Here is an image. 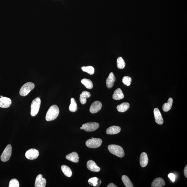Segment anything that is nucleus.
<instances>
[{"label":"nucleus","instance_id":"nucleus-12","mask_svg":"<svg viewBox=\"0 0 187 187\" xmlns=\"http://www.w3.org/2000/svg\"><path fill=\"white\" fill-rule=\"evenodd\" d=\"M87 167L88 170L92 172H98L100 171V168L96 165V163L92 160H89L87 163Z\"/></svg>","mask_w":187,"mask_h":187},{"label":"nucleus","instance_id":"nucleus-35","mask_svg":"<svg viewBox=\"0 0 187 187\" xmlns=\"http://www.w3.org/2000/svg\"><path fill=\"white\" fill-rule=\"evenodd\" d=\"M80 128H81V130H83V128L82 127V126Z\"/></svg>","mask_w":187,"mask_h":187},{"label":"nucleus","instance_id":"nucleus-33","mask_svg":"<svg viewBox=\"0 0 187 187\" xmlns=\"http://www.w3.org/2000/svg\"><path fill=\"white\" fill-rule=\"evenodd\" d=\"M184 174L185 176L186 177V178H187V165H186V166L185 167L184 170Z\"/></svg>","mask_w":187,"mask_h":187},{"label":"nucleus","instance_id":"nucleus-27","mask_svg":"<svg viewBox=\"0 0 187 187\" xmlns=\"http://www.w3.org/2000/svg\"><path fill=\"white\" fill-rule=\"evenodd\" d=\"M78 109L77 105L75 100L74 98H72L71 99V103L69 106V110L70 111L74 112L77 111Z\"/></svg>","mask_w":187,"mask_h":187},{"label":"nucleus","instance_id":"nucleus-3","mask_svg":"<svg viewBox=\"0 0 187 187\" xmlns=\"http://www.w3.org/2000/svg\"><path fill=\"white\" fill-rule=\"evenodd\" d=\"M41 100L39 98H37L33 100L31 106V114L32 116H35L38 114L40 107Z\"/></svg>","mask_w":187,"mask_h":187},{"label":"nucleus","instance_id":"nucleus-4","mask_svg":"<svg viewBox=\"0 0 187 187\" xmlns=\"http://www.w3.org/2000/svg\"><path fill=\"white\" fill-rule=\"evenodd\" d=\"M35 85L32 82H28L25 83L21 88L20 94L22 96H25L29 94L31 91L34 89Z\"/></svg>","mask_w":187,"mask_h":187},{"label":"nucleus","instance_id":"nucleus-9","mask_svg":"<svg viewBox=\"0 0 187 187\" xmlns=\"http://www.w3.org/2000/svg\"><path fill=\"white\" fill-rule=\"evenodd\" d=\"M102 107V104L101 102L99 101H95L90 107L89 109L90 112L92 114H95L98 113L101 110Z\"/></svg>","mask_w":187,"mask_h":187},{"label":"nucleus","instance_id":"nucleus-15","mask_svg":"<svg viewBox=\"0 0 187 187\" xmlns=\"http://www.w3.org/2000/svg\"><path fill=\"white\" fill-rule=\"evenodd\" d=\"M148 155L146 153L143 152L141 153L140 158V163L141 166L144 167L147 166L148 163Z\"/></svg>","mask_w":187,"mask_h":187},{"label":"nucleus","instance_id":"nucleus-26","mask_svg":"<svg viewBox=\"0 0 187 187\" xmlns=\"http://www.w3.org/2000/svg\"><path fill=\"white\" fill-rule=\"evenodd\" d=\"M122 180L126 187H133V184L131 180L126 175H123L122 177Z\"/></svg>","mask_w":187,"mask_h":187},{"label":"nucleus","instance_id":"nucleus-25","mask_svg":"<svg viewBox=\"0 0 187 187\" xmlns=\"http://www.w3.org/2000/svg\"><path fill=\"white\" fill-rule=\"evenodd\" d=\"M81 82L88 89H91L93 87L92 81L90 79L84 78L81 80Z\"/></svg>","mask_w":187,"mask_h":187},{"label":"nucleus","instance_id":"nucleus-5","mask_svg":"<svg viewBox=\"0 0 187 187\" xmlns=\"http://www.w3.org/2000/svg\"><path fill=\"white\" fill-rule=\"evenodd\" d=\"M102 141L100 138H93L90 139L86 141V146L88 147L96 148L101 146Z\"/></svg>","mask_w":187,"mask_h":187},{"label":"nucleus","instance_id":"nucleus-8","mask_svg":"<svg viewBox=\"0 0 187 187\" xmlns=\"http://www.w3.org/2000/svg\"><path fill=\"white\" fill-rule=\"evenodd\" d=\"M39 154L38 150L35 149H31L26 152V157L28 159L33 160L37 158L39 156Z\"/></svg>","mask_w":187,"mask_h":187},{"label":"nucleus","instance_id":"nucleus-10","mask_svg":"<svg viewBox=\"0 0 187 187\" xmlns=\"http://www.w3.org/2000/svg\"><path fill=\"white\" fill-rule=\"evenodd\" d=\"M46 184V180L43 178L42 175L39 174L36 177L35 182V187H45Z\"/></svg>","mask_w":187,"mask_h":187},{"label":"nucleus","instance_id":"nucleus-21","mask_svg":"<svg viewBox=\"0 0 187 187\" xmlns=\"http://www.w3.org/2000/svg\"><path fill=\"white\" fill-rule=\"evenodd\" d=\"M88 182L90 185L94 187L99 186L102 182L101 180L97 177H93L90 178Z\"/></svg>","mask_w":187,"mask_h":187},{"label":"nucleus","instance_id":"nucleus-7","mask_svg":"<svg viewBox=\"0 0 187 187\" xmlns=\"http://www.w3.org/2000/svg\"><path fill=\"white\" fill-rule=\"evenodd\" d=\"M100 125L96 122H88L82 125L83 129L87 132L96 131L99 128Z\"/></svg>","mask_w":187,"mask_h":187},{"label":"nucleus","instance_id":"nucleus-1","mask_svg":"<svg viewBox=\"0 0 187 187\" xmlns=\"http://www.w3.org/2000/svg\"><path fill=\"white\" fill-rule=\"evenodd\" d=\"M59 109L56 105L52 106L46 113V119L47 121H50L56 119L59 115Z\"/></svg>","mask_w":187,"mask_h":187},{"label":"nucleus","instance_id":"nucleus-36","mask_svg":"<svg viewBox=\"0 0 187 187\" xmlns=\"http://www.w3.org/2000/svg\"><path fill=\"white\" fill-rule=\"evenodd\" d=\"M1 98H3V97L2 96H1Z\"/></svg>","mask_w":187,"mask_h":187},{"label":"nucleus","instance_id":"nucleus-30","mask_svg":"<svg viewBox=\"0 0 187 187\" xmlns=\"http://www.w3.org/2000/svg\"><path fill=\"white\" fill-rule=\"evenodd\" d=\"M19 182L15 178L11 180L10 181L9 187H19Z\"/></svg>","mask_w":187,"mask_h":187},{"label":"nucleus","instance_id":"nucleus-29","mask_svg":"<svg viewBox=\"0 0 187 187\" xmlns=\"http://www.w3.org/2000/svg\"><path fill=\"white\" fill-rule=\"evenodd\" d=\"M81 69L83 71L85 72L89 75H92L94 73V68L91 66L82 67H81Z\"/></svg>","mask_w":187,"mask_h":187},{"label":"nucleus","instance_id":"nucleus-11","mask_svg":"<svg viewBox=\"0 0 187 187\" xmlns=\"http://www.w3.org/2000/svg\"><path fill=\"white\" fill-rule=\"evenodd\" d=\"M155 121L158 124L162 125L163 123V118L158 108H155L153 110Z\"/></svg>","mask_w":187,"mask_h":187},{"label":"nucleus","instance_id":"nucleus-6","mask_svg":"<svg viewBox=\"0 0 187 187\" xmlns=\"http://www.w3.org/2000/svg\"><path fill=\"white\" fill-rule=\"evenodd\" d=\"M11 153H12V147L11 145L9 144L6 146L1 155V161L3 162L8 161L11 157Z\"/></svg>","mask_w":187,"mask_h":187},{"label":"nucleus","instance_id":"nucleus-18","mask_svg":"<svg viewBox=\"0 0 187 187\" xmlns=\"http://www.w3.org/2000/svg\"><path fill=\"white\" fill-rule=\"evenodd\" d=\"M165 185L164 180L162 178H159L153 180L151 184L152 187H162Z\"/></svg>","mask_w":187,"mask_h":187},{"label":"nucleus","instance_id":"nucleus-32","mask_svg":"<svg viewBox=\"0 0 187 187\" xmlns=\"http://www.w3.org/2000/svg\"><path fill=\"white\" fill-rule=\"evenodd\" d=\"M168 177L171 180L172 182L174 183L175 180V175L173 173H170L168 175Z\"/></svg>","mask_w":187,"mask_h":187},{"label":"nucleus","instance_id":"nucleus-23","mask_svg":"<svg viewBox=\"0 0 187 187\" xmlns=\"http://www.w3.org/2000/svg\"><path fill=\"white\" fill-rule=\"evenodd\" d=\"M173 103V100L172 98H170L168 100L167 103H165L162 107L163 111L165 112L169 111L171 109Z\"/></svg>","mask_w":187,"mask_h":187},{"label":"nucleus","instance_id":"nucleus-17","mask_svg":"<svg viewBox=\"0 0 187 187\" xmlns=\"http://www.w3.org/2000/svg\"><path fill=\"white\" fill-rule=\"evenodd\" d=\"M121 128L120 126H113L110 127L106 130V133L108 135H115L119 133Z\"/></svg>","mask_w":187,"mask_h":187},{"label":"nucleus","instance_id":"nucleus-14","mask_svg":"<svg viewBox=\"0 0 187 187\" xmlns=\"http://www.w3.org/2000/svg\"><path fill=\"white\" fill-rule=\"evenodd\" d=\"M116 78L114 73H111L106 80L107 87L108 88H111L114 85V83L116 81Z\"/></svg>","mask_w":187,"mask_h":187},{"label":"nucleus","instance_id":"nucleus-31","mask_svg":"<svg viewBox=\"0 0 187 187\" xmlns=\"http://www.w3.org/2000/svg\"><path fill=\"white\" fill-rule=\"evenodd\" d=\"M132 81L131 78L128 76H124L122 79V82L127 86H129Z\"/></svg>","mask_w":187,"mask_h":187},{"label":"nucleus","instance_id":"nucleus-2","mask_svg":"<svg viewBox=\"0 0 187 187\" xmlns=\"http://www.w3.org/2000/svg\"><path fill=\"white\" fill-rule=\"evenodd\" d=\"M108 149L112 154L119 157L122 158L124 156V150L121 146L116 145H110L108 146Z\"/></svg>","mask_w":187,"mask_h":187},{"label":"nucleus","instance_id":"nucleus-28","mask_svg":"<svg viewBox=\"0 0 187 187\" xmlns=\"http://www.w3.org/2000/svg\"><path fill=\"white\" fill-rule=\"evenodd\" d=\"M117 66L118 68L119 69H123L126 66V63H125L124 59L121 57L118 58L117 60Z\"/></svg>","mask_w":187,"mask_h":187},{"label":"nucleus","instance_id":"nucleus-34","mask_svg":"<svg viewBox=\"0 0 187 187\" xmlns=\"http://www.w3.org/2000/svg\"><path fill=\"white\" fill-rule=\"evenodd\" d=\"M116 185H115L114 184H113V183H111L109 184H108V185L107 186V187H117Z\"/></svg>","mask_w":187,"mask_h":187},{"label":"nucleus","instance_id":"nucleus-13","mask_svg":"<svg viewBox=\"0 0 187 187\" xmlns=\"http://www.w3.org/2000/svg\"><path fill=\"white\" fill-rule=\"evenodd\" d=\"M11 104V101L9 98L6 97L0 98V108H9Z\"/></svg>","mask_w":187,"mask_h":187},{"label":"nucleus","instance_id":"nucleus-16","mask_svg":"<svg viewBox=\"0 0 187 187\" xmlns=\"http://www.w3.org/2000/svg\"><path fill=\"white\" fill-rule=\"evenodd\" d=\"M66 158L69 161L75 163H78L79 161V159L78 153L75 152H73L67 155Z\"/></svg>","mask_w":187,"mask_h":187},{"label":"nucleus","instance_id":"nucleus-20","mask_svg":"<svg viewBox=\"0 0 187 187\" xmlns=\"http://www.w3.org/2000/svg\"><path fill=\"white\" fill-rule=\"evenodd\" d=\"M91 96V94L89 92L86 91H83L80 96V102L82 104H86L87 102V98H89Z\"/></svg>","mask_w":187,"mask_h":187},{"label":"nucleus","instance_id":"nucleus-19","mask_svg":"<svg viewBox=\"0 0 187 187\" xmlns=\"http://www.w3.org/2000/svg\"><path fill=\"white\" fill-rule=\"evenodd\" d=\"M112 98L114 100H119L124 98V95L122 90L120 88H118L114 91Z\"/></svg>","mask_w":187,"mask_h":187},{"label":"nucleus","instance_id":"nucleus-22","mask_svg":"<svg viewBox=\"0 0 187 187\" xmlns=\"http://www.w3.org/2000/svg\"><path fill=\"white\" fill-rule=\"evenodd\" d=\"M130 108V104L127 102H124L121 104L118 105L116 108L118 111L120 112H124L127 111Z\"/></svg>","mask_w":187,"mask_h":187},{"label":"nucleus","instance_id":"nucleus-24","mask_svg":"<svg viewBox=\"0 0 187 187\" xmlns=\"http://www.w3.org/2000/svg\"><path fill=\"white\" fill-rule=\"evenodd\" d=\"M62 171L64 175L67 177L70 178L72 175V172L69 167L66 165H63L61 167Z\"/></svg>","mask_w":187,"mask_h":187}]
</instances>
